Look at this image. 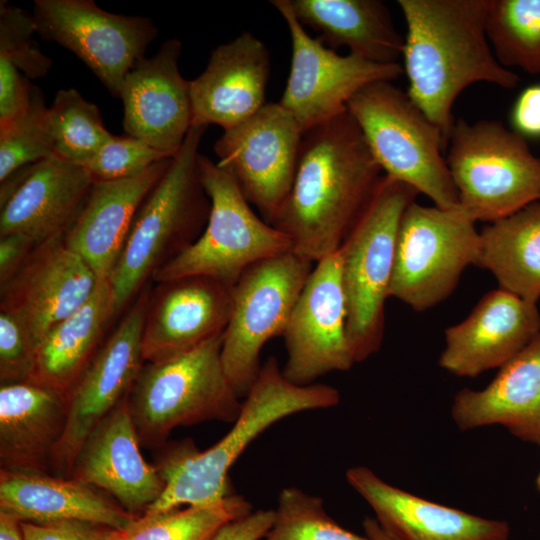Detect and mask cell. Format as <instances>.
I'll return each mask as SVG.
<instances>
[{"mask_svg":"<svg viewBox=\"0 0 540 540\" xmlns=\"http://www.w3.org/2000/svg\"><path fill=\"white\" fill-rule=\"evenodd\" d=\"M475 223L459 205L443 209L412 202L398 227L389 297L417 312L448 298L464 270L476 266Z\"/></svg>","mask_w":540,"mask_h":540,"instance_id":"30bf717a","label":"cell"},{"mask_svg":"<svg viewBox=\"0 0 540 540\" xmlns=\"http://www.w3.org/2000/svg\"><path fill=\"white\" fill-rule=\"evenodd\" d=\"M206 129L191 126L180 150L136 213L108 279L115 314L160 268L194 243L207 224L211 205L198 165L199 145Z\"/></svg>","mask_w":540,"mask_h":540,"instance_id":"277c9868","label":"cell"},{"mask_svg":"<svg viewBox=\"0 0 540 540\" xmlns=\"http://www.w3.org/2000/svg\"><path fill=\"white\" fill-rule=\"evenodd\" d=\"M45 125L55 156L82 167L113 136L98 107L73 88L57 92L46 109Z\"/></svg>","mask_w":540,"mask_h":540,"instance_id":"d6a6232c","label":"cell"},{"mask_svg":"<svg viewBox=\"0 0 540 540\" xmlns=\"http://www.w3.org/2000/svg\"><path fill=\"white\" fill-rule=\"evenodd\" d=\"M36 33L32 13L7 1L0 2V55L28 79L46 76L53 64L33 38Z\"/></svg>","mask_w":540,"mask_h":540,"instance_id":"8d00e7d4","label":"cell"},{"mask_svg":"<svg viewBox=\"0 0 540 540\" xmlns=\"http://www.w3.org/2000/svg\"><path fill=\"white\" fill-rule=\"evenodd\" d=\"M270 54L265 44L243 31L220 44L204 71L190 81L192 125L227 130L259 111L266 102Z\"/></svg>","mask_w":540,"mask_h":540,"instance_id":"603a6c76","label":"cell"},{"mask_svg":"<svg viewBox=\"0 0 540 540\" xmlns=\"http://www.w3.org/2000/svg\"><path fill=\"white\" fill-rule=\"evenodd\" d=\"M37 358V342L17 315L0 310V383L31 381Z\"/></svg>","mask_w":540,"mask_h":540,"instance_id":"f35d334b","label":"cell"},{"mask_svg":"<svg viewBox=\"0 0 540 540\" xmlns=\"http://www.w3.org/2000/svg\"><path fill=\"white\" fill-rule=\"evenodd\" d=\"M346 300L338 251L312 269L283 333L284 376L310 385L321 376L347 371L355 363L346 330Z\"/></svg>","mask_w":540,"mask_h":540,"instance_id":"2e32d148","label":"cell"},{"mask_svg":"<svg viewBox=\"0 0 540 540\" xmlns=\"http://www.w3.org/2000/svg\"><path fill=\"white\" fill-rule=\"evenodd\" d=\"M181 42L172 38L157 54L140 60L126 75L120 98L123 128L169 157L180 150L192 126L190 81L178 67Z\"/></svg>","mask_w":540,"mask_h":540,"instance_id":"ac0fdd59","label":"cell"},{"mask_svg":"<svg viewBox=\"0 0 540 540\" xmlns=\"http://www.w3.org/2000/svg\"><path fill=\"white\" fill-rule=\"evenodd\" d=\"M252 510L243 496L230 494L213 506L143 514L124 529H115L113 540H209L224 523Z\"/></svg>","mask_w":540,"mask_h":540,"instance_id":"836d02e7","label":"cell"},{"mask_svg":"<svg viewBox=\"0 0 540 540\" xmlns=\"http://www.w3.org/2000/svg\"><path fill=\"white\" fill-rule=\"evenodd\" d=\"M406 23L407 94L448 144L452 107L468 86L515 88L519 75L496 59L486 33L491 0H398Z\"/></svg>","mask_w":540,"mask_h":540,"instance_id":"7a4b0ae2","label":"cell"},{"mask_svg":"<svg viewBox=\"0 0 540 540\" xmlns=\"http://www.w3.org/2000/svg\"><path fill=\"white\" fill-rule=\"evenodd\" d=\"M418 194L409 185L384 174L338 249L347 337L355 363L365 361L381 348L398 227L405 209Z\"/></svg>","mask_w":540,"mask_h":540,"instance_id":"8992f818","label":"cell"},{"mask_svg":"<svg viewBox=\"0 0 540 540\" xmlns=\"http://www.w3.org/2000/svg\"><path fill=\"white\" fill-rule=\"evenodd\" d=\"M365 535L370 540H394L379 525L375 518L366 517L363 521Z\"/></svg>","mask_w":540,"mask_h":540,"instance_id":"bcb514c9","label":"cell"},{"mask_svg":"<svg viewBox=\"0 0 540 540\" xmlns=\"http://www.w3.org/2000/svg\"><path fill=\"white\" fill-rule=\"evenodd\" d=\"M32 16L41 38L73 52L117 97L158 34L150 19L111 13L93 0H36Z\"/></svg>","mask_w":540,"mask_h":540,"instance_id":"4fadbf2b","label":"cell"},{"mask_svg":"<svg viewBox=\"0 0 540 540\" xmlns=\"http://www.w3.org/2000/svg\"><path fill=\"white\" fill-rule=\"evenodd\" d=\"M47 106L42 91L33 86L29 108L0 127V182L15 172L56 157L45 125Z\"/></svg>","mask_w":540,"mask_h":540,"instance_id":"d590c367","label":"cell"},{"mask_svg":"<svg viewBox=\"0 0 540 540\" xmlns=\"http://www.w3.org/2000/svg\"><path fill=\"white\" fill-rule=\"evenodd\" d=\"M32 89L29 79L0 55V127L9 124L29 108Z\"/></svg>","mask_w":540,"mask_h":540,"instance_id":"60d3db41","label":"cell"},{"mask_svg":"<svg viewBox=\"0 0 540 540\" xmlns=\"http://www.w3.org/2000/svg\"><path fill=\"white\" fill-rule=\"evenodd\" d=\"M127 397L89 434L69 478L111 495L127 512L141 516L159 498L164 482L140 452Z\"/></svg>","mask_w":540,"mask_h":540,"instance_id":"7402d4cb","label":"cell"},{"mask_svg":"<svg viewBox=\"0 0 540 540\" xmlns=\"http://www.w3.org/2000/svg\"><path fill=\"white\" fill-rule=\"evenodd\" d=\"M262 540H370L340 526L326 512L323 500L297 487L278 496L272 525Z\"/></svg>","mask_w":540,"mask_h":540,"instance_id":"e575fe53","label":"cell"},{"mask_svg":"<svg viewBox=\"0 0 540 540\" xmlns=\"http://www.w3.org/2000/svg\"><path fill=\"white\" fill-rule=\"evenodd\" d=\"M339 391L325 384L298 385L283 374L270 356L242 400L231 429L201 452L192 440L163 445L154 467L164 482L159 498L144 514L188 506H213L230 494L229 470L247 446L277 421L298 412L335 407Z\"/></svg>","mask_w":540,"mask_h":540,"instance_id":"3957f363","label":"cell"},{"mask_svg":"<svg viewBox=\"0 0 540 540\" xmlns=\"http://www.w3.org/2000/svg\"><path fill=\"white\" fill-rule=\"evenodd\" d=\"M486 33L503 67L540 73V0H491Z\"/></svg>","mask_w":540,"mask_h":540,"instance_id":"1f68e13d","label":"cell"},{"mask_svg":"<svg viewBox=\"0 0 540 540\" xmlns=\"http://www.w3.org/2000/svg\"><path fill=\"white\" fill-rule=\"evenodd\" d=\"M150 292L144 287L114 332L68 392L67 421L51 461L56 476L69 478L89 434L129 394L141 368L142 333Z\"/></svg>","mask_w":540,"mask_h":540,"instance_id":"9a60e30c","label":"cell"},{"mask_svg":"<svg viewBox=\"0 0 540 540\" xmlns=\"http://www.w3.org/2000/svg\"><path fill=\"white\" fill-rule=\"evenodd\" d=\"M172 158L155 163L134 177L93 182L64 240L100 281L110 278L136 213Z\"/></svg>","mask_w":540,"mask_h":540,"instance_id":"d4e9b609","label":"cell"},{"mask_svg":"<svg viewBox=\"0 0 540 540\" xmlns=\"http://www.w3.org/2000/svg\"><path fill=\"white\" fill-rule=\"evenodd\" d=\"M273 518L274 510H252L224 523L209 540H262Z\"/></svg>","mask_w":540,"mask_h":540,"instance_id":"b9f144b4","label":"cell"},{"mask_svg":"<svg viewBox=\"0 0 540 540\" xmlns=\"http://www.w3.org/2000/svg\"><path fill=\"white\" fill-rule=\"evenodd\" d=\"M350 486L370 505L394 540H509L505 521L444 506L392 486L365 466L346 471Z\"/></svg>","mask_w":540,"mask_h":540,"instance_id":"cb8c5ba5","label":"cell"},{"mask_svg":"<svg viewBox=\"0 0 540 540\" xmlns=\"http://www.w3.org/2000/svg\"><path fill=\"white\" fill-rule=\"evenodd\" d=\"M0 540H23L19 521L0 512Z\"/></svg>","mask_w":540,"mask_h":540,"instance_id":"f6af8a7d","label":"cell"},{"mask_svg":"<svg viewBox=\"0 0 540 540\" xmlns=\"http://www.w3.org/2000/svg\"><path fill=\"white\" fill-rule=\"evenodd\" d=\"M35 246L36 242L23 233L0 235V286L15 275Z\"/></svg>","mask_w":540,"mask_h":540,"instance_id":"ee69618b","label":"cell"},{"mask_svg":"<svg viewBox=\"0 0 540 540\" xmlns=\"http://www.w3.org/2000/svg\"><path fill=\"white\" fill-rule=\"evenodd\" d=\"M312 269V262L290 250L255 263L233 286L221 361L240 398L258 375L264 344L283 335Z\"/></svg>","mask_w":540,"mask_h":540,"instance_id":"8fae6325","label":"cell"},{"mask_svg":"<svg viewBox=\"0 0 540 540\" xmlns=\"http://www.w3.org/2000/svg\"><path fill=\"white\" fill-rule=\"evenodd\" d=\"M0 512L19 522L84 521L121 530L137 517L99 489L48 473L0 471Z\"/></svg>","mask_w":540,"mask_h":540,"instance_id":"83f0119b","label":"cell"},{"mask_svg":"<svg viewBox=\"0 0 540 540\" xmlns=\"http://www.w3.org/2000/svg\"><path fill=\"white\" fill-rule=\"evenodd\" d=\"M198 165L211 205L207 224L196 241L152 279L161 283L201 276L233 287L249 267L292 250V243L252 210L225 169L201 153Z\"/></svg>","mask_w":540,"mask_h":540,"instance_id":"9c48e42d","label":"cell"},{"mask_svg":"<svg viewBox=\"0 0 540 540\" xmlns=\"http://www.w3.org/2000/svg\"><path fill=\"white\" fill-rule=\"evenodd\" d=\"M377 81L360 89L347 112L357 123L383 174L401 181L439 208L459 205L442 150L447 141L407 92Z\"/></svg>","mask_w":540,"mask_h":540,"instance_id":"52a82bcc","label":"cell"},{"mask_svg":"<svg viewBox=\"0 0 540 540\" xmlns=\"http://www.w3.org/2000/svg\"><path fill=\"white\" fill-rule=\"evenodd\" d=\"M476 266L492 273L498 288L525 300L540 299V200L488 223L479 231Z\"/></svg>","mask_w":540,"mask_h":540,"instance_id":"4dcf8cb0","label":"cell"},{"mask_svg":"<svg viewBox=\"0 0 540 540\" xmlns=\"http://www.w3.org/2000/svg\"><path fill=\"white\" fill-rule=\"evenodd\" d=\"M346 111L304 131L291 190L271 225L310 262L335 253L384 174Z\"/></svg>","mask_w":540,"mask_h":540,"instance_id":"6da1fadb","label":"cell"},{"mask_svg":"<svg viewBox=\"0 0 540 540\" xmlns=\"http://www.w3.org/2000/svg\"><path fill=\"white\" fill-rule=\"evenodd\" d=\"M451 415L462 431L499 424L540 446V333L485 388L460 390Z\"/></svg>","mask_w":540,"mask_h":540,"instance_id":"484cf974","label":"cell"},{"mask_svg":"<svg viewBox=\"0 0 540 540\" xmlns=\"http://www.w3.org/2000/svg\"><path fill=\"white\" fill-rule=\"evenodd\" d=\"M232 288L201 276L158 283L145 315L144 362L175 357L222 335L232 312Z\"/></svg>","mask_w":540,"mask_h":540,"instance_id":"44dd1931","label":"cell"},{"mask_svg":"<svg viewBox=\"0 0 540 540\" xmlns=\"http://www.w3.org/2000/svg\"><path fill=\"white\" fill-rule=\"evenodd\" d=\"M535 484H536L537 490L540 492V470H539V473H538V475L536 477Z\"/></svg>","mask_w":540,"mask_h":540,"instance_id":"7dc6e473","label":"cell"},{"mask_svg":"<svg viewBox=\"0 0 540 540\" xmlns=\"http://www.w3.org/2000/svg\"><path fill=\"white\" fill-rule=\"evenodd\" d=\"M68 393L35 382L0 387L1 469L47 473L67 421Z\"/></svg>","mask_w":540,"mask_h":540,"instance_id":"4316f807","label":"cell"},{"mask_svg":"<svg viewBox=\"0 0 540 540\" xmlns=\"http://www.w3.org/2000/svg\"><path fill=\"white\" fill-rule=\"evenodd\" d=\"M514 131L523 137H540V84L525 88L511 112Z\"/></svg>","mask_w":540,"mask_h":540,"instance_id":"7bdbcfd3","label":"cell"},{"mask_svg":"<svg viewBox=\"0 0 540 540\" xmlns=\"http://www.w3.org/2000/svg\"><path fill=\"white\" fill-rule=\"evenodd\" d=\"M100 280L64 237L36 244L15 275L0 286V310L20 317L37 344L95 292Z\"/></svg>","mask_w":540,"mask_h":540,"instance_id":"e0dca14e","label":"cell"},{"mask_svg":"<svg viewBox=\"0 0 540 540\" xmlns=\"http://www.w3.org/2000/svg\"><path fill=\"white\" fill-rule=\"evenodd\" d=\"M297 20L328 48L379 64H400L404 37L379 0H289Z\"/></svg>","mask_w":540,"mask_h":540,"instance_id":"f1b7e54d","label":"cell"},{"mask_svg":"<svg viewBox=\"0 0 540 540\" xmlns=\"http://www.w3.org/2000/svg\"><path fill=\"white\" fill-rule=\"evenodd\" d=\"M94 180L79 165L51 157L1 183L0 235L19 232L36 244L64 237Z\"/></svg>","mask_w":540,"mask_h":540,"instance_id":"d6986e66","label":"cell"},{"mask_svg":"<svg viewBox=\"0 0 540 540\" xmlns=\"http://www.w3.org/2000/svg\"><path fill=\"white\" fill-rule=\"evenodd\" d=\"M540 333L537 303L501 288L486 293L461 322L445 330L442 369L476 377L500 368Z\"/></svg>","mask_w":540,"mask_h":540,"instance_id":"ffe728a7","label":"cell"},{"mask_svg":"<svg viewBox=\"0 0 540 540\" xmlns=\"http://www.w3.org/2000/svg\"><path fill=\"white\" fill-rule=\"evenodd\" d=\"M109 280H101L89 300L53 325L37 344L31 382L68 393L98 351L109 320L114 317Z\"/></svg>","mask_w":540,"mask_h":540,"instance_id":"f546056e","label":"cell"},{"mask_svg":"<svg viewBox=\"0 0 540 540\" xmlns=\"http://www.w3.org/2000/svg\"><path fill=\"white\" fill-rule=\"evenodd\" d=\"M23 540H113L114 530L84 521L19 522Z\"/></svg>","mask_w":540,"mask_h":540,"instance_id":"ab89813d","label":"cell"},{"mask_svg":"<svg viewBox=\"0 0 540 540\" xmlns=\"http://www.w3.org/2000/svg\"><path fill=\"white\" fill-rule=\"evenodd\" d=\"M270 4L285 21L291 39V64L279 103L303 131L347 111L349 100L366 85L393 81L404 74L401 64H379L360 56L340 55L308 34L289 0Z\"/></svg>","mask_w":540,"mask_h":540,"instance_id":"7c38bea8","label":"cell"},{"mask_svg":"<svg viewBox=\"0 0 540 540\" xmlns=\"http://www.w3.org/2000/svg\"><path fill=\"white\" fill-rule=\"evenodd\" d=\"M168 155L132 136H112L83 166L94 181L137 176Z\"/></svg>","mask_w":540,"mask_h":540,"instance_id":"74e56055","label":"cell"},{"mask_svg":"<svg viewBox=\"0 0 540 540\" xmlns=\"http://www.w3.org/2000/svg\"><path fill=\"white\" fill-rule=\"evenodd\" d=\"M222 339L223 334L186 353L144 363L127 396L141 445L162 446L179 426L235 422L242 401L221 361Z\"/></svg>","mask_w":540,"mask_h":540,"instance_id":"5b68a950","label":"cell"},{"mask_svg":"<svg viewBox=\"0 0 540 540\" xmlns=\"http://www.w3.org/2000/svg\"><path fill=\"white\" fill-rule=\"evenodd\" d=\"M446 163L459 206L494 222L540 200V158L525 137L495 120L454 122Z\"/></svg>","mask_w":540,"mask_h":540,"instance_id":"ba28073f","label":"cell"},{"mask_svg":"<svg viewBox=\"0 0 540 540\" xmlns=\"http://www.w3.org/2000/svg\"><path fill=\"white\" fill-rule=\"evenodd\" d=\"M223 131L214 145L216 163L271 224L291 190L303 129L279 102H267L248 119Z\"/></svg>","mask_w":540,"mask_h":540,"instance_id":"5bb4252c","label":"cell"}]
</instances>
